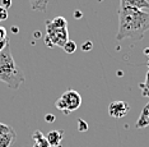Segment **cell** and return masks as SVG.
Returning a JSON list of instances; mask_svg holds the SVG:
<instances>
[{
    "mask_svg": "<svg viewBox=\"0 0 149 147\" xmlns=\"http://www.w3.org/2000/svg\"><path fill=\"white\" fill-rule=\"evenodd\" d=\"M56 147H63V146H61V145H60V146H56Z\"/></svg>",
    "mask_w": 149,
    "mask_h": 147,
    "instance_id": "cell-27",
    "label": "cell"
},
{
    "mask_svg": "<svg viewBox=\"0 0 149 147\" xmlns=\"http://www.w3.org/2000/svg\"><path fill=\"white\" fill-rule=\"evenodd\" d=\"M63 49H64V51H65L66 54H74V53L77 51L78 46H77V44L74 42V41H72V40H68L64 44Z\"/></svg>",
    "mask_w": 149,
    "mask_h": 147,
    "instance_id": "cell-14",
    "label": "cell"
},
{
    "mask_svg": "<svg viewBox=\"0 0 149 147\" xmlns=\"http://www.w3.org/2000/svg\"><path fill=\"white\" fill-rule=\"evenodd\" d=\"M147 65H148V67H149V60H148V63H147Z\"/></svg>",
    "mask_w": 149,
    "mask_h": 147,
    "instance_id": "cell-26",
    "label": "cell"
},
{
    "mask_svg": "<svg viewBox=\"0 0 149 147\" xmlns=\"http://www.w3.org/2000/svg\"><path fill=\"white\" fill-rule=\"evenodd\" d=\"M52 27L55 28H59V30H64V28H68V20L64 18V17H56L55 19L50 20Z\"/></svg>",
    "mask_w": 149,
    "mask_h": 147,
    "instance_id": "cell-12",
    "label": "cell"
},
{
    "mask_svg": "<svg viewBox=\"0 0 149 147\" xmlns=\"http://www.w3.org/2000/svg\"><path fill=\"white\" fill-rule=\"evenodd\" d=\"M144 54H145V55H148V54H149V49H145L144 50Z\"/></svg>",
    "mask_w": 149,
    "mask_h": 147,
    "instance_id": "cell-25",
    "label": "cell"
},
{
    "mask_svg": "<svg viewBox=\"0 0 149 147\" xmlns=\"http://www.w3.org/2000/svg\"><path fill=\"white\" fill-rule=\"evenodd\" d=\"M78 131H79V132L88 131V123L84 122L83 119H79V120H78Z\"/></svg>",
    "mask_w": 149,
    "mask_h": 147,
    "instance_id": "cell-15",
    "label": "cell"
},
{
    "mask_svg": "<svg viewBox=\"0 0 149 147\" xmlns=\"http://www.w3.org/2000/svg\"><path fill=\"white\" fill-rule=\"evenodd\" d=\"M33 147H51L46 139V136H43L41 131H35L32 133Z\"/></svg>",
    "mask_w": 149,
    "mask_h": 147,
    "instance_id": "cell-9",
    "label": "cell"
},
{
    "mask_svg": "<svg viewBox=\"0 0 149 147\" xmlns=\"http://www.w3.org/2000/svg\"><path fill=\"white\" fill-rule=\"evenodd\" d=\"M64 138V131H59V129H55V131H51L47 133L46 136V139L49 142V145L51 147H56V146H60Z\"/></svg>",
    "mask_w": 149,
    "mask_h": 147,
    "instance_id": "cell-6",
    "label": "cell"
},
{
    "mask_svg": "<svg viewBox=\"0 0 149 147\" xmlns=\"http://www.w3.org/2000/svg\"><path fill=\"white\" fill-rule=\"evenodd\" d=\"M149 125V101L141 110L140 115H139L136 123H135V128L136 129H143Z\"/></svg>",
    "mask_w": 149,
    "mask_h": 147,
    "instance_id": "cell-7",
    "label": "cell"
},
{
    "mask_svg": "<svg viewBox=\"0 0 149 147\" xmlns=\"http://www.w3.org/2000/svg\"><path fill=\"white\" fill-rule=\"evenodd\" d=\"M130 111V106L125 101H112L108 105V114L112 118H124Z\"/></svg>",
    "mask_w": 149,
    "mask_h": 147,
    "instance_id": "cell-5",
    "label": "cell"
},
{
    "mask_svg": "<svg viewBox=\"0 0 149 147\" xmlns=\"http://www.w3.org/2000/svg\"><path fill=\"white\" fill-rule=\"evenodd\" d=\"M98 1H100V3H101V1H103V0H98Z\"/></svg>",
    "mask_w": 149,
    "mask_h": 147,
    "instance_id": "cell-28",
    "label": "cell"
},
{
    "mask_svg": "<svg viewBox=\"0 0 149 147\" xmlns=\"http://www.w3.org/2000/svg\"><path fill=\"white\" fill-rule=\"evenodd\" d=\"M13 128L10 127V125H6L4 124V123H0V134H4V133H9L12 132Z\"/></svg>",
    "mask_w": 149,
    "mask_h": 147,
    "instance_id": "cell-16",
    "label": "cell"
},
{
    "mask_svg": "<svg viewBox=\"0 0 149 147\" xmlns=\"http://www.w3.org/2000/svg\"><path fill=\"white\" fill-rule=\"evenodd\" d=\"M117 13L118 31L116 35V40H143L145 32L149 31V12L120 4Z\"/></svg>",
    "mask_w": 149,
    "mask_h": 147,
    "instance_id": "cell-1",
    "label": "cell"
},
{
    "mask_svg": "<svg viewBox=\"0 0 149 147\" xmlns=\"http://www.w3.org/2000/svg\"><path fill=\"white\" fill-rule=\"evenodd\" d=\"M9 40L8 35H6V30L4 27H0V41H6Z\"/></svg>",
    "mask_w": 149,
    "mask_h": 147,
    "instance_id": "cell-19",
    "label": "cell"
},
{
    "mask_svg": "<svg viewBox=\"0 0 149 147\" xmlns=\"http://www.w3.org/2000/svg\"><path fill=\"white\" fill-rule=\"evenodd\" d=\"M45 122L46 123H54L55 122V115L54 114H46L45 115Z\"/></svg>",
    "mask_w": 149,
    "mask_h": 147,
    "instance_id": "cell-20",
    "label": "cell"
},
{
    "mask_svg": "<svg viewBox=\"0 0 149 147\" xmlns=\"http://www.w3.org/2000/svg\"><path fill=\"white\" fill-rule=\"evenodd\" d=\"M82 15H83V13L80 12V10H75V12H74V18L80 19V18H82Z\"/></svg>",
    "mask_w": 149,
    "mask_h": 147,
    "instance_id": "cell-22",
    "label": "cell"
},
{
    "mask_svg": "<svg viewBox=\"0 0 149 147\" xmlns=\"http://www.w3.org/2000/svg\"><path fill=\"white\" fill-rule=\"evenodd\" d=\"M8 19V9H5L4 6L0 5V22Z\"/></svg>",
    "mask_w": 149,
    "mask_h": 147,
    "instance_id": "cell-17",
    "label": "cell"
},
{
    "mask_svg": "<svg viewBox=\"0 0 149 147\" xmlns=\"http://www.w3.org/2000/svg\"><path fill=\"white\" fill-rule=\"evenodd\" d=\"M80 105H82V96L75 90H66L61 95V97L57 98V101L55 102V106L66 115L77 110Z\"/></svg>",
    "mask_w": 149,
    "mask_h": 147,
    "instance_id": "cell-3",
    "label": "cell"
},
{
    "mask_svg": "<svg viewBox=\"0 0 149 147\" xmlns=\"http://www.w3.org/2000/svg\"><path fill=\"white\" fill-rule=\"evenodd\" d=\"M120 4L149 12V1L148 0H120Z\"/></svg>",
    "mask_w": 149,
    "mask_h": 147,
    "instance_id": "cell-8",
    "label": "cell"
},
{
    "mask_svg": "<svg viewBox=\"0 0 149 147\" xmlns=\"http://www.w3.org/2000/svg\"><path fill=\"white\" fill-rule=\"evenodd\" d=\"M93 49V42L92 41H86V42L82 45V50L84 53H87V51H91Z\"/></svg>",
    "mask_w": 149,
    "mask_h": 147,
    "instance_id": "cell-18",
    "label": "cell"
},
{
    "mask_svg": "<svg viewBox=\"0 0 149 147\" xmlns=\"http://www.w3.org/2000/svg\"><path fill=\"white\" fill-rule=\"evenodd\" d=\"M8 42H9V40H6V41H0V51H1L3 49H4L5 45H6V44H8Z\"/></svg>",
    "mask_w": 149,
    "mask_h": 147,
    "instance_id": "cell-23",
    "label": "cell"
},
{
    "mask_svg": "<svg viewBox=\"0 0 149 147\" xmlns=\"http://www.w3.org/2000/svg\"><path fill=\"white\" fill-rule=\"evenodd\" d=\"M31 3V8L33 10H40V12H46L47 10V0H29Z\"/></svg>",
    "mask_w": 149,
    "mask_h": 147,
    "instance_id": "cell-11",
    "label": "cell"
},
{
    "mask_svg": "<svg viewBox=\"0 0 149 147\" xmlns=\"http://www.w3.org/2000/svg\"><path fill=\"white\" fill-rule=\"evenodd\" d=\"M46 36H45V44L49 47H55V46H60L63 47L64 44L66 42L68 37H69V32H68V28L64 30H59L55 28V27L51 26L50 20H46Z\"/></svg>",
    "mask_w": 149,
    "mask_h": 147,
    "instance_id": "cell-4",
    "label": "cell"
},
{
    "mask_svg": "<svg viewBox=\"0 0 149 147\" xmlns=\"http://www.w3.org/2000/svg\"><path fill=\"white\" fill-rule=\"evenodd\" d=\"M15 139H17V133L14 132V129L9 133L0 134V147H10Z\"/></svg>",
    "mask_w": 149,
    "mask_h": 147,
    "instance_id": "cell-10",
    "label": "cell"
},
{
    "mask_svg": "<svg viewBox=\"0 0 149 147\" xmlns=\"http://www.w3.org/2000/svg\"><path fill=\"white\" fill-rule=\"evenodd\" d=\"M1 6H4L5 9H9L12 6V0H1Z\"/></svg>",
    "mask_w": 149,
    "mask_h": 147,
    "instance_id": "cell-21",
    "label": "cell"
},
{
    "mask_svg": "<svg viewBox=\"0 0 149 147\" xmlns=\"http://www.w3.org/2000/svg\"><path fill=\"white\" fill-rule=\"evenodd\" d=\"M24 81V74L17 65L10 51V44L8 42L0 51V82L5 83L12 90H18Z\"/></svg>",
    "mask_w": 149,
    "mask_h": 147,
    "instance_id": "cell-2",
    "label": "cell"
},
{
    "mask_svg": "<svg viewBox=\"0 0 149 147\" xmlns=\"http://www.w3.org/2000/svg\"><path fill=\"white\" fill-rule=\"evenodd\" d=\"M12 32H13V33H18V32H19V28H18L17 26H13V27H12Z\"/></svg>",
    "mask_w": 149,
    "mask_h": 147,
    "instance_id": "cell-24",
    "label": "cell"
},
{
    "mask_svg": "<svg viewBox=\"0 0 149 147\" xmlns=\"http://www.w3.org/2000/svg\"><path fill=\"white\" fill-rule=\"evenodd\" d=\"M139 88L141 90V95H143L144 97H149V70L147 72V74H145L144 82L139 83Z\"/></svg>",
    "mask_w": 149,
    "mask_h": 147,
    "instance_id": "cell-13",
    "label": "cell"
}]
</instances>
